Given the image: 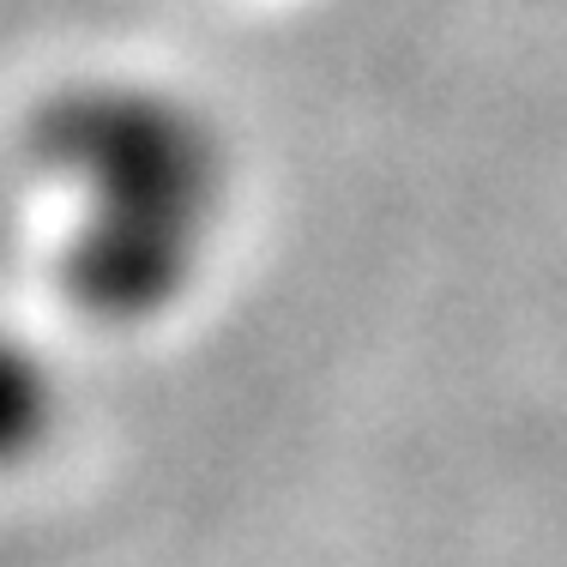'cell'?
<instances>
[{"mask_svg":"<svg viewBox=\"0 0 567 567\" xmlns=\"http://www.w3.org/2000/svg\"><path fill=\"white\" fill-rule=\"evenodd\" d=\"M49 411H55V381H49L43 357L24 339L0 332V465L24 458L43 441Z\"/></svg>","mask_w":567,"mask_h":567,"instance_id":"obj_2","label":"cell"},{"mask_svg":"<svg viewBox=\"0 0 567 567\" xmlns=\"http://www.w3.org/2000/svg\"><path fill=\"white\" fill-rule=\"evenodd\" d=\"M31 152L73 194L61 278L103 320L164 315L194 284L224 199V145L194 103L133 79L73 85L37 115Z\"/></svg>","mask_w":567,"mask_h":567,"instance_id":"obj_1","label":"cell"}]
</instances>
